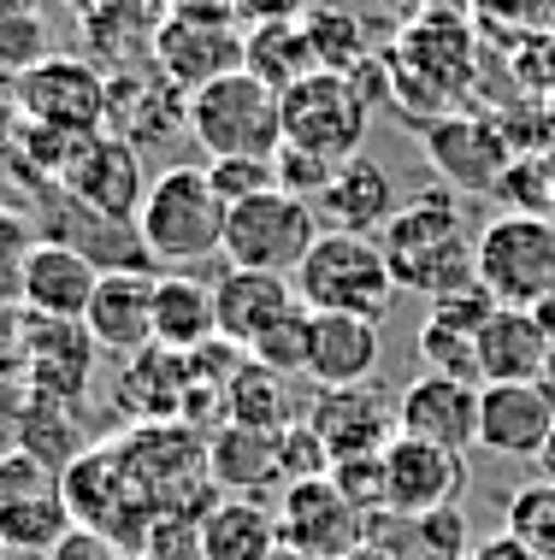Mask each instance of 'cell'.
Instances as JSON below:
<instances>
[{"instance_id":"cell-19","label":"cell","mask_w":555,"mask_h":560,"mask_svg":"<svg viewBox=\"0 0 555 560\" xmlns=\"http://www.w3.org/2000/svg\"><path fill=\"white\" fill-rule=\"evenodd\" d=\"M148 184H154V177L142 172V148L125 142V136H113V130H101L78 154V165H71V177L59 189H71L83 207H95V213H107V219L137 224Z\"/></svg>"},{"instance_id":"cell-14","label":"cell","mask_w":555,"mask_h":560,"mask_svg":"<svg viewBox=\"0 0 555 560\" xmlns=\"http://www.w3.org/2000/svg\"><path fill=\"white\" fill-rule=\"evenodd\" d=\"M426 160L449 177L455 195H497V184L514 165L508 130L478 113H443L426 125Z\"/></svg>"},{"instance_id":"cell-51","label":"cell","mask_w":555,"mask_h":560,"mask_svg":"<svg viewBox=\"0 0 555 560\" xmlns=\"http://www.w3.org/2000/svg\"><path fill=\"white\" fill-rule=\"evenodd\" d=\"M532 319L544 325V337H550V348H555V290H544V295L532 301Z\"/></svg>"},{"instance_id":"cell-20","label":"cell","mask_w":555,"mask_h":560,"mask_svg":"<svg viewBox=\"0 0 555 560\" xmlns=\"http://www.w3.org/2000/svg\"><path fill=\"white\" fill-rule=\"evenodd\" d=\"M154 278L160 271H137V266L101 271L95 295H89V313H83V325L101 342V354L130 360L142 348H154Z\"/></svg>"},{"instance_id":"cell-44","label":"cell","mask_w":555,"mask_h":560,"mask_svg":"<svg viewBox=\"0 0 555 560\" xmlns=\"http://www.w3.org/2000/svg\"><path fill=\"white\" fill-rule=\"evenodd\" d=\"M42 560H125V549H118L113 537H101V532H89V525H71L66 537L54 542Z\"/></svg>"},{"instance_id":"cell-33","label":"cell","mask_w":555,"mask_h":560,"mask_svg":"<svg viewBox=\"0 0 555 560\" xmlns=\"http://www.w3.org/2000/svg\"><path fill=\"white\" fill-rule=\"evenodd\" d=\"M243 71H254L261 83H273L278 95L290 83H302L308 71H320V66H313L302 19H290V24H248V36H243Z\"/></svg>"},{"instance_id":"cell-38","label":"cell","mask_w":555,"mask_h":560,"mask_svg":"<svg viewBox=\"0 0 555 560\" xmlns=\"http://www.w3.org/2000/svg\"><path fill=\"white\" fill-rule=\"evenodd\" d=\"M42 242L36 219L19 213V207H0V307H24V260Z\"/></svg>"},{"instance_id":"cell-36","label":"cell","mask_w":555,"mask_h":560,"mask_svg":"<svg viewBox=\"0 0 555 560\" xmlns=\"http://www.w3.org/2000/svg\"><path fill=\"white\" fill-rule=\"evenodd\" d=\"M308 348H313V307H308V301H296L278 325H266V337L254 342L248 354L261 360V366L296 377V372H308Z\"/></svg>"},{"instance_id":"cell-56","label":"cell","mask_w":555,"mask_h":560,"mask_svg":"<svg viewBox=\"0 0 555 560\" xmlns=\"http://www.w3.org/2000/svg\"><path fill=\"white\" fill-rule=\"evenodd\" d=\"M125 560H137V555H125Z\"/></svg>"},{"instance_id":"cell-22","label":"cell","mask_w":555,"mask_h":560,"mask_svg":"<svg viewBox=\"0 0 555 560\" xmlns=\"http://www.w3.org/2000/svg\"><path fill=\"white\" fill-rule=\"evenodd\" d=\"M296 278L284 271H248V266H231L224 278L213 283V307H219V337L231 348H248L266 337V325H278L284 313L296 307Z\"/></svg>"},{"instance_id":"cell-46","label":"cell","mask_w":555,"mask_h":560,"mask_svg":"<svg viewBox=\"0 0 555 560\" xmlns=\"http://www.w3.org/2000/svg\"><path fill=\"white\" fill-rule=\"evenodd\" d=\"M24 377V307H0V377Z\"/></svg>"},{"instance_id":"cell-30","label":"cell","mask_w":555,"mask_h":560,"mask_svg":"<svg viewBox=\"0 0 555 560\" xmlns=\"http://www.w3.org/2000/svg\"><path fill=\"white\" fill-rule=\"evenodd\" d=\"M207 472H213L219 495H261L266 483H284L278 472V431H248L224 425L207 436Z\"/></svg>"},{"instance_id":"cell-37","label":"cell","mask_w":555,"mask_h":560,"mask_svg":"<svg viewBox=\"0 0 555 560\" xmlns=\"http://www.w3.org/2000/svg\"><path fill=\"white\" fill-rule=\"evenodd\" d=\"M419 360H426V372L461 377V384H485V377H478V342H473V330H455V325L431 319V313H426V325H419Z\"/></svg>"},{"instance_id":"cell-24","label":"cell","mask_w":555,"mask_h":560,"mask_svg":"<svg viewBox=\"0 0 555 560\" xmlns=\"http://www.w3.org/2000/svg\"><path fill=\"white\" fill-rule=\"evenodd\" d=\"M101 283V266L83 260L78 248L42 236L24 260V313H42V319H83L89 313V295Z\"/></svg>"},{"instance_id":"cell-54","label":"cell","mask_w":555,"mask_h":560,"mask_svg":"<svg viewBox=\"0 0 555 560\" xmlns=\"http://www.w3.org/2000/svg\"><path fill=\"white\" fill-rule=\"evenodd\" d=\"M343 560H396V555H390L384 542H361V549H349V555H343Z\"/></svg>"},{"instance_id":"cell-57","label":"cell","mask_w":555,"mask_h":560,"mask_svg":"<svg viewBox=\"0 0 555 560\" xmlns=\"http://www.w3.org/2000/svg\"><path fill=\"white\" fill-rule=\"evenodd\" d=\"M550 30H555V24H550Z\"/></svg>"},{"instance_id":"cell-18","label":"cell","mask_w":555,"mask_h":560,"mask_svg":"<svg viewBox=\"0 0 555 560\" xmlns=\"http://www.w3.org/2000/svg\"><path fill=\"white\" fill-rule=\"evenodd\" d=\"M478 389L485 384H461V377H443V372H419L414 384H402V396H396V431L419 436V443L467 454L478 443Z\"/></svg>"},{"instance_id":"cell-13","label":"cell","mask_w":555,"mask_h":560,"mask_svg":"<svg viewBox=\"0 0 555 560\" xmlns=\"http://www.w3.org/2000/svg\"><path fill=\"white\" fill-rule=\"evenodd\" d=\"M36 231L66 242V248H78L83 260H95L101 271H125V266L154 271V254H148L137 224L95 213V207H83L71 189H42L36 195Z\"/></svg>"},{"instance_id":"cell-11","label":"cell","mask_w":555,"mask_h":560,"mask_svg":"<svg viewBox=\"0 0 555 560\" xmlns=\"http://www.w3.org/2000/svg\"><path fill=\"white\" fill-rule=\"evenodd\" d=\"M19 113L30 125L54 130H107V78L78 54H48L19 78L12 89Z\"/></svg>"},{"instance_id":"cell-17","label":"cell","mask_w":555,"mask_h":560,"mask_svg":"<svg viewBox=\"0 0 555 560\" xmlns=\"http://www.w3.org/2000/svg\"><path fill=\"white\" fill-rule=\"evenodd\" d=\"M384 483H390V513L384 520H419V513L455 508L461 483H467V460L455 448L419 443V436H390L384 448Z\"/></svg>"},{"instance_id":"cell-25","label":"cell","mask_w":555,"mask_h":560,"mask_svg":"<svg viewBox=\"0 0 555 560\" xmlns=\"http://www.w3.org/2000/svg\"><path fill=\"white\" fill-rule=\"evenodd\" d=\"M379 354H384L379 319H361V313H313V348H308L313 389L367 384L379 372Z\"/></svg>"},{"instance_id":"cell-28","label":"cell","mask_w":555,"mask_h":560,"mask_svg":"<svg viewBox=\"0 0 555 560\" xmlns=\"http://www.w3.org/2000/svg\"><path fill=\"white\" fill-rule=\"evenodd\" d=\"M195 537H201V560H273L284 549L278 513H266L261 495H219L195 520Z\"/></svg>"},{"instance_id":"cell-45","label":"cell","mask_w":555,"mask_h":560,"mask_svg":"<svg viewBox=\"0 0 555 560\" xmlns=\"http://www.w3.org/2000/svg\"><path fill=\"white\" fill-rule=\"evenodd\" d=\"M24 401H30V384L19 372L0 377V454L19 448V425H24Z\"/></svg>"},{"instance_id":"cell-29","label":"cell","mask_w":555,"mask_h":560,"mask_svg":"<svg viewBox=\"0 0 555 560\" xmlns=\"http://www.w3.org/2000/svg\"><path fill=\"white\" fill-rule=\"evenodd\" d=\"M154 342L195 354V348L219 342V307L213 283H201L195 271H160L154 278Z\"/></svg>"},{"instance_id":"cell-32","label":"cell","mask_w":555,"mask_h":560,"mask_svg":"<svg viewBox=\"0 0 555 560\" xmlns=\"http://www.w3.org/2000/svg\"><path fill=\"white\" fill-rule=\"evenodd\" d=\"M224 419H231V425H248V431H284L296 419L290 377L261 366L254 354H243L231 372V384H224Z\"/></svg>"},{"instance_id":"cell-3","label":"cell","mask_w":555,"mask_h":560,"mask_svg":"<svg viewBox=\"0 0 555 560\" xmlns=\"http://www.w3.org/2000/svg\"><path fill=\"white\" fill-rule=\"evenodd\" d=\"M224 195L213 189L207 165H172L160 172L142 195V213H137V231L154 254V266H172V271H189L201 260H213L224 248Z\"/></svg>"},{"instance_id":"cell-40","label":"cell","mask_w":555,"mask_h":560,"mask_svg":"<svg viewBox=\"0 0 555 560\" xmlns=\"http://www.w3.org/2000/svg\"><path fill=\"white\" fill-rule=\"evenodd\" d=\"M332 483L367 513V520H384V513H390L384 454H355V460H337V466H332Z\"/></svg>"},{"instance_id":"cell-9","label":"cell","mask_w":555,"mask_h":560,"mask_svg":"<svg viewBox=\"0 0 555 560\" xmlns=\"http://www.w3.org/2000/svg\"><path fill=\"white\" fill-rule=\"evenodd\" d=\"M478 283L502 307H532L555 290V219L550 213H497L478 231Z\"/></svg>"},{"instance_id":"cell-26","label":"cell","mask_w":555,"mask_h":560,"mask_svg":"<svg viewBox=\"0 0 555 560\" xmlns=\"http://www.w3.org/2000/svg\"><path fill=\"white\" fill-rule=\"evenodd\" d=\"M396 184H390V172L379 160L355 154L337 165L332 189L313 201V213H320L325 231H355V236H379L390 219H396Z\"/></svg>"},{"instance_id":"cell-43","label":"cell","mask_w":555,"mask_h":560,"mask_svg":"<svg viewBox=\"0 0 555 560\" xmlns=\"http://www.w3.org/2000/svg\"><path fill=\"white\" fill-rule=\"evenodd\" d=\"M478 24H508V30H537L555 24V0H455Z\"/></svg>"},{"instance_id":"cell-49","label":"cell","mask_w":555,"mask_h":560,"mask_svg":"<svg viewBox=\"0 0 555 560\" xmlns=\"http://www.w3.org/2000/svg\"><path fill=\"white\" fill-rule=\"evenodd\" d=\"M467 560H537V555H532V549H527V542H520L514 532H497L490 542H478V549H473Z\"/></svg>"},{"instance_id":"cell-10","label":"cell","mask_w":555,"mask_h":560,"mask_svg":"<svg viewBox=\"0 0 555 560\" xmlns=\"http://www.w3.org/2000/svg\"><path fill=\"white\" fill-rule=\"evenodd\" d=\"M71 508L59 490V472L36 454H0V549L7 555H48L71 532Z\"/></svg>"},{"instance_id":"cell-47","label":"cell","mask_w":555,"mask_h":560,"mask_svg":"<svg viewBox=\"0 0 555 560\" xmlns=\"http://www.w3.org/2000/svg\"><path fill=\"white\" fill-rule=\"evenodd\" d=\"M308 7L313 0H231V12L243 24H290V19H302Z\"/></svg>"},{"instance_id":"cell-50","label":"cell","mask_w":555,"mask_h":560,"mask_svg":"<svg viewBox=\"0 0 555 560\" xmlns=\"http://www.w3.org/2000/svg\"><path fill=\"white\" fill-rule=\"evenodd\" d=\"M443 7H455V0H384V12L396 24H414V19H431V12H443Z\"/></svg>"},{"instance_id":"cell-55","label":"cell","mask_w":555,"mask_h":560,"mask_svg":"<svg viewBox=\"0 0 555 560\" xmlns=\"http://www.w3.org/2000/svg\"><path fill=\"white\" fill-rule=\"evenodd\" d=\"M0 560H12V555H7V549H0Z\"/></svg>"},{"instance_id":"cell-6","label":"cell","mask_w":555,"mask_h":560,"mask_svg":"<svg viewBox=\"0 0 555 560\" xmlns=\"http://www.w3.org/2000/svg\"><path fill=\"white\" fill-rule=\"evenodd\" d=\"M243 19L231 12V0H184V7H172L166 19L154 24V66L160 78H172L184 95H195L201 83L224 78V71L243 66Z\"/></svg>"},{"instance_id":"cell-21","label":"cell","mask_w":555,"mask_h":560,"mask_svg":"<svg viewBox=\"0 0 555 560\" xmlns=\"http://www.w3.org/2000/svg\"><path fill=\"white\" fill-rule=\"evenodd\" d=\"M555 431V396L544 384H485L478 389V448L502 460H537Z\"/></svg>"},{"instance_id":"cell-41","label":"cell","mask_w":555,"mask_h":560,"mask_svg":"<svg viewBox=\"0 0 555 560\" xmlns=\"http://www.w3.org/2000/svg\"><path fill=\"white\" fill-rule=\"evenodd\" d=\"M273 165H278V189L302 195V201H320V195L332 189V177H337V160L308 154V148H290V142L273 154Z\"/></svg>"},{"instance_id":"cell-15","label":"cell","mask_w":555,"mask_h":560,"mask_svg":"<svg viewBox=\"0 0 555 560\" xmlns=\"http://www.w3.org/2000/svg\"><path fill=\"white\" fill-rule=\"evenodd\" d=\"M308 425L320 431L325 454L355 460V454H384L396 436V396H384L379 384H337V389H313L308 401Z\"/></svg>"},{"instance_id":"cell-5","label":"cell","mask_w":555,"mask_h":560,"mask_svg":"<svg viewBox=\"0 0 555 560\" xmlns=\"http://www.w3.org/2000/svg\"><path fill=\"white\" fill-rule=\"evenodd\" d=\"M189 136L207 148V160L224 154H278L284 148V107L278 89L254 71H224L189 95Z\"/></svg>"},{"instance_id":"cell-31","label":"cell","mask_w":555,"mask_h":560,"mask_svg":"<svg viewBox=\"0 0 555 560\" xmlns=\"http://www.w3.org/2000/svg\"><path fill=\"white\" fill-rule=\"evenodd\" d=\"M19 448L36 454L42 466H54V472H66L78 454L95 448L89 419H83V401H59V396H36V389H30L24 425H19Z\"/></svg>"},{"instance_id":"cell-12","label":"cell","mask_w":555,"mask_h":560,"mask_svg":"<svg viewBox=\"0 0 555 560\" xmlns=\"http://www.w3.org/2000/svg\"><path fill=\"white\" fill-rule=\"evenodd\" d=\"M278 532H284V549H302L313 560H343L349 549L367 542V513L337 490L332 472H325V478L284 483Z\"/></svg>"},{"instance_id":"cell-2","label":"cell","mask_w":555,"mask_h":560,"mask_svg":"<svg viewBox=\"0 0 555 560\" xmlns=\"http://www.w3.org/2000/svg\"><path fill=\"white\" fill-rule=\"evenodd\" d=\"M384 66H390V101H396L402 113L419 118H443L455 113V101L473 89V19L461 7H443L431 12V19H414L402 24L396 48H384Z\"/></svg>"},{"instance_id":"cell-39","label":"cell","mask_w":555,"mask_h":560,"mask_svg":"<svg viewBox=\"0 0 555 560\" xmlns=\"http://www.w3.org/2000/svg\"><path fill=\"white\" fill-rule=\"evenodd\" d=\"M207 177H213V189L224 195V207L248 201V195H261V189H278L273 154H224V160H207Z\"/></svg>"},{"instance_id":"cell-35","label":"cell","mask_w":555,"mask_h":560,"mask_svg":"<svg viewBox=\"0 0 555 560\" xmlns=\"http://www.w3.org/2000/svg\"><path fill=\"white\" fill-rule=\"evenodd\" d=\"M502 532H514L537 560H555V483L537 478V483H520L502 508Z\"/></svg>"},{"instance_id":"cell-42","label":"cell","mask_w":555,"mask_h":560,"mask_svg":"<svg viewBox=\"0 0 555 560\" xmlns=\"http://www.w3.org/2000/svg\"><path fill=\"white\" fill-rule=\"evenodd\" d=\"M497 307H502V301L473 278V283H461V290H443L438 301H431V319H443V325H455V330H473V337H478V325H485Z\"/></svg>"},{"instance_id":"cell-48","label":"cell","mask_w":555,"mask_h":560,"mask_svg":"<svg viewBox=\"0 0 555 560\" xmlns=\"http://www.w3.org/2000/svg\"><path fill=\"white\" fill-rule=\"evenodd\" d=\"M19 136H24V113L12 95H0V172H12V154H19Z\"/></svg>"},{"instance_id":"cell-27","label":"cell","mask_w":555,"mask_h":560,"mask_svg":"<svg viewBox=\"0 0 555 560\" xmlns=\"http://www.w3.org/2000/svg\"><path fill=\"white\" fill-rule=\"evenodd\" d=\"M184 396H189V354L177 348H142L125 360L118 372V413L130 425H154V419H184Z\"/></svg>"},{"instance_id":"cell-23","label":"cell","mask_w":555,"mask_h":560,"mask_svg":"<svg viewBox=\"0 0 555 560\" xmlns=\"http://www.w3.org/2000/svg\"><path fill=\"white\" fill-rule=\"evenodd\" d=\"M478 377L485 384H544V372L555 366V348L544 337V325L532 319V307H497L478 325Z\"/></svg>"},{"instance_id":"cell-7","label":"cell","mask_w":555,"mask_h":560,"mask_svg":"<svg viewBox=\"0 0 555 560\" xmlns=\"http://www.w3.org/2000/svg\"><path fill=\"white\" fill-rule=\"evenodd\" d=\"M284 107V142L308 148V154L325 160H355L367 148L372 130V95L343 71H308L302 83H290L278 95Z\"/></svg>"},{"instance_id":"cell-34","label":"cell","mask_w":555,"mask_h":560,"mask_svg":"<svg viewBox=\"0 0 555 560\" xmlns=\"http://www.w3.org/2000/svg\"><path fill=\"white\" fill-rule=\"evenodd\" d=\"M302 30H308V48H313V66H320V71H343V78H355V71L372 59L361 12L337 7V0H313V7L302 12Z\"/></svg>"},{"instance_id":"cell-1","label":"cell","mask_w":555,"mask_h":560,"mask_svg":"<svg viewBox=\"0 0 555 560\" xmlns=\"http://www.w3.org/2000/svg\"><path fill=\"white\" fill-rule=\"evenodd\" d=\"M384 260L396 271V290H419L426 301H438L443 290L478 278V236L467 231L455 189H431L396 207V219L379 231Z\"/></svg>"},{"instance_id":"cell-52","label":"cell","mask_w":555,"mask_h":560,"mask_svg":"<svg viewBox=\"0 0 555 560\" xmlns=\"http://www.w3.org/2000/svg\"><path fill=\"white\" fill-rule=\"evenodd\" d=\"M19 78H24V71L7 59V48H0V95H12V89H19Z\"/></svg>"},{"instance_id":"cell-16","label":"cell","mask_w":555,"mask_h":560,"mask_svg":"<svg viewBox=\"0 0 555 560\" xmlns=\"http://www.w3.org/2000/svg\"><path fill=\"white\" fill-rule=\"evenodd\" d=\"M95 360H101V342L89 337L83 319H42V313H24V384L36 389V396L89 401Z\"/></svg>"},{"instance_id":"cell-8","label":"cell","mask_w":555,"mask_h":560,"mask_svg":"<svg viewBox=\"0 0 555 560\" xmlns=\"http://www.w3.org/2000/svg\"><path fill=\"white\" fill-rule=\"evenodd\" d=\"M320 213H313V201L290 189H261L248 195V201H236L231 213H224V260L231 266H248V271H284V278H296V266L308 260V248L320 242Z\"/></svg>"},{"instance_id":"cell-53","label":"cell","mask_w":555,"mask_h":560,"mask_svg":"<svg viewBox=\"0 0 555 560\" xmlns=\"http://www.w3.org/2000/svg\"><path fill=\"white\" fill-rule=\"evenodd\" d=\"M537 478H550V483H555V431H550V443L537 448Z\"/></svg>"},{"instance_id":"cell-4","label":"cell","mask_w":555,"mask_h":560,"mask_svg":"<svg viewBox=\"0 0 555 560\" xmlns=\"http://www.w3.org/2000/svg\"><path fill=\"white\" fill-rule=\"evenodd\" d=\"M296 295L313 313H361V319H384L396 301V271L384 260L379 236L355 231H320L308 260L296 266Z\"/></svg>"}]
</instances>
